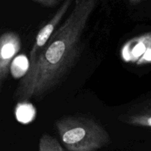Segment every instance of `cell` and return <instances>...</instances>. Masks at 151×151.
<instances>
[{"mask_svg":"<svg viewBox=\"0 0 151 151\" xmlns=\"http://www.w3.org/2000/svg\"><path fill=\"white\" fill-rule=\"evenodd\" d=\"M21 38L13 31L4 32L0 38V88L3 87L8 76L10 64L15 56L20 51Z\"/></svg>","mask_w":151,"mask_h":151,"instance_id":"5b68a950","label":"cell"},{"mask_svg":"<svg viewBox=\"0 0 151 151\" xmlns=\"http://www.w3.org/2000/svg\"><path fill=\"white\" fill-rule=\"evenodd\" d=\"M55 125L68 151H97L111 142L107 130L90 115H67L57 119Z\"/></svg>","mask_w":151,"mask_h":151,"instance_id":"7a4b0ae2","label":"cell"},{"mask_svg":"<svg viewBox=\"0 0 151 151\" xmlns=\"http://www.w3.org/2000/svg\"><path fill=\"white\" fill-rule=\"evenodd\" d=\"M120 56L124 62L136 66L151 64V32L126 41L121 48Z\"/></svg>","mask_w":151,"mask_h":151,"instance_id":"3957f363","label":"cell"},{"mask_svg":"<svg viewBox=\"0 0 151 151\" xmlns=\"http://www.w3.org/2000/svg\"><path fill=\"white\" fill-rule=\"evenodd\" d=\"M128 1H129V2L131 3V4H133V5H136V4H139L140 2H142L143 0H128Z\"/></svg>","mask_w":151,"mask_h":151,"instance_id":"30bf717a","label":"cell"},{"mask_svg":"<svg viewBox=\"0 0 151 151\" xmlns=\"http://www.w3.org/2000/svg\"><path fill=\"white\" fill-rule=\"evenodd\" d=\"M118 120L131 126L151 128V99L131 105L118 116Z\"/></svg>","mask_w":151,"mask_h":151,"instance_id":"8992f818","label":"cell"},{"mask_svg":"<svg viewBox=\"0 0 151 151\" xmlns=\"http://www.w3.org/2000/svg\"><path fill=\"white\" fill-rule=\"evenodd\" d=\"M98 1L75 0L69 16L21 79L13 100L19 103L39 101L60 87L82 54L83 34Z\"/></svg>","mask_w":151,"mask_h":151,"instance_id":"6da1fadb","label":"cell"},{"mask_svg":"<svg viewBox=\"0 0 151 151\" xmlns=\"http://www.w3.org/2000/svg\"><path fill=\"white\" fill-rule=\"evenodd\" d=\"M40 5L46 7H55L58 5L62 0H32Z\"/></svg>","mask_w":151,"mask_h":151,"instance_id":"9c48e42d","label":"cell"},{"mask_svg":"<svg viewBox=\"0 0 151 151\" xmlns=\"http://www.w3.org/2000/svg\"><path fill=\"white\" fill-rule=\"evenodd\" d=\"M19 106L16 109V116L18 120L27 122L33 119L35 112L32 104H29V103H19Z\"/></svg>","mask_w":151,"mask_h":151,"instance_id":"ba28073f","label":"cell"},{"mask_svg":"<svg viewBox=\"0 0 151 151\" xmlns=\"http://www.w3.org/2000/svg\"><path fill=\"white\" fill-rule=\"evenodd\" d=\"M75 1V0H64L57 10V11L53 15L52 17L38 31V34L35 37V41L32 46V48L29 51V58H28L29 67L33 64L37 56L45 47L56 29L58 27L59 24L61 22L62 19H63L69 9L72 6V3Z\"/></svg>","mask_w":151,"mask_h":151,"instance_id":"277c9868","label":"cell"},{"mask_svg":"<svg viewBox=\"0 0 151 151\" xmlns=\"http://www.w3.org/2000/svg\"><path fill=\"white\" fill-rule=\"evenodd\" d=\"M38 151H65L58 140L49 134H44L38 143Z\"/></svg>","mask_w":151,"mask_h":151,"instance_id":"52a82bcc","label":"cell"}]
</instances>
